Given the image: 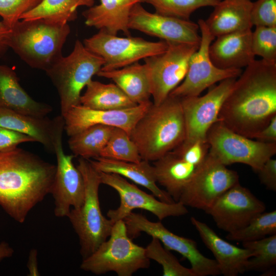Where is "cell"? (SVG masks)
Returning a JSON list of instances; mask_svg holds the SVG:
<instances>
[{
  "label": "cell",
  "instance_id": "cell-13",
  "mask_svg": "<svg viewBox=\"0 0 276 276\" xmlns=\"http://www.w3.org/2000/svg\"><path fill=\"white\" fill-rule=\"evenodd\" d=\"M201 39L198 50L191 57L187 74L181 83L170 96L181 98L198 96L215 83L231 78H238L242 69H222L216 66L209 55V47L215 39L204 20L198 21Z\"/></svg>",
  "mask_w": 276,
  "mask_h": 276
},
{
  "label": "cell",
  "instance_id": "cell-35",
  "mask_svg": "<svg viewBox=\"0 0 276 276\" xmlns=\"http://www.w3.org/2000/svg\"><path fill=\"white\" fill-rule=\"evenodd\" d=\"M221 0H143L152 5L155 13L167 16L189 20L198 9L214 7Z\"/></svg>",
  "mask_w": 276,
  "mask_h": 276
},
{
  "label": "cell",
  "instance_id": "cell-20",
  "mask_svg": "<svg viewBox=\"0 0 276 276\" xmlns=\"http://www.w3.org/2000/svg\"><path fill=\"white\" fill-rule=\"evenodd\" d=\"M191 222L202 242L213 254L221 274L237 276L246 272L247 261L254 256L251 250L226 241L207 224L194 217L191 218Z\"/></svg>",
  "mask_w": 276,
  "mask_h": 276
},
{
  "label": "cell",
  "instance_id": "cell-8",
  "mask_svg": "<svg viewBox=\"0 0 276 276\" xmlns=\"http://www.w3.org/2000/svg\"><path fill=\"white\" fill-rule=\"evenodd\" d=\"M209 153L225 166L240 163L257 172L276 154V143H263L235 132L220 120L209 129Z\"/></svg>",
  "mask_w": 276,
  "mask_h": 276
},
{
  "label": "cell",
  "instance_id": "cell-21",
  "mask_svg": "<svg viewBox=\"0 0 276 276\" xmlns=\"http://www.w3.org/2000/svg\"><path fill=\"white\" fill-rule=\"evenodd\" d=\"M251 29L216 37L209 47L213 63L222 69H241L255 60L251 47Z\"/></svg>",
  "mask_w": 276,
  "mask_h": 276
},
{
  "label": "cell",
  "instance_id": "cell-15",
  "mask_svg": "<svg viewBox=\"0 0 276 276\" xmlns=\"http://www.w3.org/2000/svg\"><path fill=\"white\" fill-rule=\"evenodd\" d=\"M99 173L101 183L111 187L119 195V207L109 210L107 213L108 218L113 223L124 220L135 209L147 211L155 215L159 221L169 217L181 216L189 213L186 206L179 201L172 203L162 201L118 174Z\"/></svg>",
  "mask_w": 276,
  "mask_h": 276
},
{
  "label": "cell",
  "instance_id": "cell-26",
  "mask_svg": "<svg viewBox=\"0 0 276 276\" xmlns=\"http://www.w3.org/2000/svg\"><path fill=\"white\" fill-rule=\"evenodd\" d=\"M252 5L251 0H221L214 7L205 23L215 37L251 29Z\"/></svg>",
  "mask_w": 276,
  "mask_h": 276
},
{
  "label": "cell",
  "instance_id": "cell-22",
  "mask_svg": "<svg viewBox=\"0 0 276 276\" xmlns=\"http://www.w3.org/2000/svg\"><path fill=\"white\" fill-rule=\"evenodd\" d=\"M94 159L88 160L98 172L118 174L147 188L162 201L168 203L175 202L166 191L157 185L154 167L150 162L142 160L139 163H133L100 156Z\"/></svg>",
  "mask_w": 276,
  "mask_h": 276
},
{
  "label": "cell",
  "instance_id": "cell-44",
  "mask_svg": "<svg viewBox=\"0 0 276 276\" xmlns=\"http://www.w3.org/2000/svg\"><path fill=\"white\" fill-rule=\"evenodd\" d=\"M27 267L29 270L28 275L37 276L40 275L38 267L37 250L35 248L31 249L30 251Z\"/></svg>",
  "mask_w": 276,
  "mask_h": 276
},
{
  "label": "cell",
  "instance_id": "cell-7",
  "mask_svg": "<svg viewBox=\"0 0 276 276\" xmlns=\"http://www.w3.org/2000/svg\"><path fill=\"white\" fill-rule=\"evenodd\" d=\"M104 60L88 51L79 40L73 50L45 71L59 95L61 115L80 104L82 89L104 65Z\"/></svg>",
  "mask_w": 276,
  "mask_h": 276
},
{
  "label": "cell",
  "instance_id": "cell-40",
  "mask_svg": "<svg viewBox=\"0 0 276 276\" xmlns=\"http://www.w3.org/2000/svg\"><path fill=\"white\" fill-rule=\"evenodd\" d=\"M33 142L35 140L28 135L0 127V152L14 149L21 143Z\"/></svg>",
  "mask_w": 276,
  "mask_h": 276
},
{
  "label": "cell",
  "instance_id": "cell-17",
  "mask_svg": "<svg viewBox=\"0 0 276 276\" xmlns=\"http://www.w3.org/2000/svg\"><path fill=\"white\" fill-rule=\"evenodd\" d=\"M265 210V204L238 182L219 197L205 212L212 217L220 229L228 233L244 227Z\"/></svg>",
  "mask_w": 276,
  "mask_h": 276
},
{
  "label": "cell",
  "instance_id": "cell-5",
  "mask_svg": "<svg viewBox=\"0 0 276 276\" xmlns=\"http://www.w3.org/2000/svg\"><path fill=\"white\" fill-rule=\"evenodd\" d=\"M77 167L84 179V199L79 208L71 210L67 217L78 236L83 259L107 239L114 223L106 218L101 210L99 189L102 183L99 172L88 159L81 157Z\"/></svg>",
  "mask_w": 276,
  "mask_h": 276
},
{
  "label": "cell",
  "instance_id": "cell-18",
  "mask_svg": "<svg viewBox=\"0 0 276 276\" xmlns=\"http://www.w3.org/2000/svg\"><path fill=\"white\" fill-rule=\"evenodd\" d=\"M129 30H135L169 42L199 44L198 24L186 19L165 16L147 11L141 3L132 8Z\"/></svg>",
  "mask_w": 276,
  "mask_h": 276
},
{
  "label": "cell",
  "instance_id": "cell-39",
  "mask_svg": "<svg viewBox=\"0 0 276 276\" xmlns=\"http://www.w3.org/2000/svg\"><path fill=\"white\" fill-rule=\"evenodd\" d=\"M252 26H276V0H257L252 2L250 12Z\"/></svg>",
  "mask_w": 276,
  "mask_h": 276
},
{
  "label": "cell",
  "instance_id": "cell-43",
  "mask_svg": "<svg viewBox=\"0 0 276 276\" xmlns=\"http://www.w3.org/2000/svg\"><path fill=\"white\" fill-rule=\"evenodd\" d=\"M11 32V28L2 20L0 21V58L7 52L9 47L7 40Z\"/></svg>",
  "mask_w": 276,
  "mask_h": 276
},
{
  "label": "cell",
  "instance_id": "cell-25",
  "mask_svg": "<svg viewBox=\"0 0 276 276\" xmlns=\"http://www.w3.org/2000/svg\"><path fill=\"white\" fill-rule=\"evenodd\" d=\"M0 108L37 117H45L53 111L49 104L33 99L21 86L15 72L0 64Z\"/></svg>",
  "mask_w": 276,
  "mask_h": 276
},
{
  "label": "cell",
  "instance_id": "cell-36",
  "mask_svg": "<svg viewBox=\"0 0 276 276\" xmlns=\"http://www.w3.org/2000/svg\"><path fill=\"white\" fill-rule=\"evenodd\" d=\"M145 249L146 257L162 266L163 275L194 276L191 268L181 265L170 250L163 246L158 239L152 237L151 241Z\"/></svg>",
  "mask_w": 276,
  "mask_h": 276
},
{
  "label": "cell",
  "instance_id": "cell-30",
  "mask_svg": "<svg viewBox=\"0 0 276 276\" xmlns=\"http://www.w3.org/2000/svg\"><path fill=\"white\" fill-rule=\"evenodd\" d=\"M95 0H42L37 6L24 13L20 19H43L58 24H65L77 17V9L91 7Z\"/></svg>",
  "mask_w": 276,
  "mask_h": 276
},
{
  "label": "cell",
  "instance_id": "cell-41",
  "mask_svg": "<svg viewBox=\"0 0 276 276\" xmlns=\"http://www.w3.org/2000/svg\"><path fill=\"white\" fill-rule=\"evenodd\" d=\"M257 173L261 183L267 189L276 191V159L271 157L267 160Z\"/></svg>",
  "mask_w": 276,
  "mask_h": 276
},
{
  "label": "cell",
  "instance_id": "cell-6",
  "mask_svg": "<svg viewBox=\"0 0 276 276\" xmlns=\"http://www.w3.org/2000/svg\"><path fill=\"white\" fill-rule=\"evenodd\" d=\"M149 260L145 249L132 242L122 220L114 223L109 239L83 259L80 268L97 275L114 271L119 276H131L149 267Z\"/></svg>",
  "mask_w": 276,
  "mask_h": 276
},
{
  "label": "cell",
  "instance_id": "cell-27",
  "mask_svg": "<svg viewBox=\"0 0 276 276\" xmlns=\"http://www.w3.org/2000/svg\"><path fill=\"white\" fill-rule=\"evenodd\" d=\"M0 127L28 135L49 151L54 152V119L34 117L0 108Z\"/></svg>",
  "mask_w": 276,
  "mask_h": 276
},
{
  "label": "cell",
  "instance_id": "cell-9",
  "mask_svg": "<svg viewBox=\"0 0 276 276\" xmlns=\"http://www.w3.org/2000/svg\"><path fill=\"white\" fill-rule=\"evenodd\" d=\"M54 119V153L57 165L50 194L54 199V215L61 218L67 217L72 209L78 208L83 204L85 186L83 176L73 162L75 156L65 154L63 148L64 119L59 116Z\"/></svg>",
  "mask_w": 276,
  "mask_h": 276
},
{
  "label": "cell",
  "instance_id": "cell-2",
  "mask_svg": "<svg viewBox=\"0 0 276 276\" xmlns=\"http://www.w3.org/2000/svg\"><path fill=\"white\" fill-rule=\"evenodd\" d=\"M56 166L18 148L0 152V206L22 223L30 211L50 194Z\"/></svg>",
  "mask_w": 276,
  "mask_h": 276
},
{
  "label": "cell",
  "instance_id": "cell-33",
  "mask_svg": "<svg viewBox=\"0 0 276 276\" xmlns=\"http://www.w3.org/2000/svg\"><path fill=\"white\" fill-rule=\"evenodd\" d=\"M276 234V211L262 212L254 217L244 227L226 236L228 240L244 243Z\"/></svg>",
  "mask_w": 276,
  "mask_h": 276
},
{
  "label": "cell",
  "instance_id": "cell-45",
  "mask_svg": "<svg viewBox=\"0 0 276 276\" xmlns=\"http://www.w3.org/2000/svg\"><path fill=\"white\" fill-rule=\"evenodd\" d=\"M13 248L6 241L0 242V262L11 257L14 254Z\"/></svg>",
  "mask_w": 276,
  "mask_h": 276
},
{
  "label": "cell",
  "instance_id": "cell-3",
  "mask_svg": "<svg viewBox=\"0 0 276 276\" xmlns=\"http://www.w3.org/2000/svg\"><path fill=\"white\" fill-rule=\"evenodd\" d=\"M186 134L180 99L169 95L159 105L151 103L129 136L142 160L154 162L181 144Z\"/></svg>",
  "mask_w": 276,
  "mask_h": 276
},
{
  "label": "cell",
  "instance_id": "cell-19",
  "mask_svg": "<svg viewBox=\"0 0 276 276\" xmlns=\"http://www.w3.org/2000/svg\"><path fill=\"white\" fill-rule=\"evenodd\" d=\"M152 102L119 110L91 109L81 104L71 108L63 117L64 130L69 136L90 126L103 125L120 128L130 134Z\"/></svg>",
  "mask_w": 276,
  "mask_h": 276
},
{
  "label": "cell",
  "instance_id": "cell-32",
  "mask_svg": "<svg viewBox=\"0 0 276 276\" xmlns=\"http://www.w3.org/2000/svg\"><path fill=\"white\" fill-rule=\"evenodd\" d=\"M243 247L254 252L246 267V271H263L274 273L276 266V234L262 239L242 243Z\"/></svg>",
  "mask_w": 276,
  "mask_h": 276
},
{
  "label": "cell",
  "instance_id": "cell-24",
  "mask_svg": "<svg viewBox=\"0 0 276 276\" xmlns=\"http://www.w3.org/2000/svg\"><path fill=\"white\" fill-rule=\"evenodd\" d=\"M153 166L157 183L178 202L201 165L191 163L173 150L154 161Z\"/></svg>",
  "mask_w": 276,
  "mask_h": 276
},
{
  "label": "cell",
  "instance_id": "cell-42",
  "mask_svg": "<svg viewBox=\"0 0 276 276\" xmlns=\"http://www.w3.org/2000/svg\"><path fill=\"white\" fill-rule=\"evenodd\" d=\"M253 139L263 143H276V116L271 119L266 127L257 133Z\"/></svg>",
  "mask_w": 276,
  "mask_h": 276
},
{
  "label": "cell",
  "instance_id": "cell-14",
  "mask_svg": "<svg viewBox=\"0 0 276 276\" xmlns=\"http://www.w3.org/2000/svg\"><path fill=\"white\" fill-rule=\"evenodd\" d=\"M239 177L236 171L227 168L209 152L178 201L205 212L219 197L239 182Z\"/></svg>",
  "mask_w": 276,
  "mask_h": 276
},
{
  "label": "cell",
  "instance_id": "cell-4",
  "mask_svg": "<svg viewBox=\"0 0 276 276\" xmlns=\"http://www.w3.org/2000/svg\"><path fill=\"white\" fill-rule=\"evenodd\" d=\"M70 33L67 24L19 20L11 27L7 44L30 66L45 72L62 57Z\"/></svg>",
  "mask_w": 276,
  "mask_h": 276
},
{
  "label": "cell",
  "instance_id": "cell-28",
  "mask_svg": "<svg viewBox=\"0 0 276 276\" xmlns=\"http://www.w3.org/2000/svg\"><path fill=\"white\" fill-rule=\"evenodd\" d=\"M99 77L112 80L125 94L137 105L150 101L151 87L145 64L138 62L111 71H100Z\"/></svg>",
  "mask_w": 276,
  "mask_h": 276
},
{
  "label": "cell",
  "instance_id": "cell-31",
  "mask_svg": "<svg viewBox=\"0 0 276 276\" xmlns=\"http://www.w3.org/2000/svg\"><path fill=\"white\" fill-rule=\"evenodd\" d=\"M114 127L96 125L74 135L68 140L69 148L74 155L86 159L100 156Z\"/></svg>",
  "mask_w": 276,
  "mask_h": 276
},
{
  "label": "cell",
  "instance_id": "cell-23",
  "mask_svg": "<svg viewBox=\"0 0 276 276\" xmlns=\"http://www.w3.org/2000/svg\"><path fill=\"white\" fill-rule=\"evenodd\" d=\"M143 0H100L96 6L90 7L82 12L86 26L102 30L116 35L122 32L126 36H130L128 22L130 11Z\"/></svg>",
  "mask_w": 276,
  "mask_h": 276
},
{
  "label": "cell",
  "instance_id": "cell-12",
  "mask_svg": "<svg viewBox=\"0 0 276 276\" xmlns=\"http://www.w3.org/2000/svg\"><path fill=\"white\" fill-rule=\"evenodd\" d=\"M127 234L131 239L141 232L158 239L169 250L175 251L187 259L194 276H216L220 274L218 265L215 259L203 255L197 244L193 239L179 236L170 232L160 221L152 222L145 216L131 212L124 219Z\"/></svg>",
  "mask_w": 276,
  "mask_h": 276
},
{
  "label": "cell",
  "instance_id": "cell-34",
  "mask_svg": "<svg viewBox=\"0 0 276 276\" xmlns=\"http://www.w3.org/2000/svg\"><path fill=\"white\" fill-rule=\"evenodd\" d=\"M100 157L133 163H139L142 160L136 146L129 134L117 127L113 128Z\"/></svg>",
  "mask_w": 276,
  "mask_h": 276
},
{
  "label": "cell",
  "instance_id": "cell-11",
  "mask_svg": "<svg viewBox=\"0 0 276 276\" xmlns=\"http://www.w3.org/2000/svg\"><path fill=\"white\" fill-rule=\"evenodd\" d=\"M168 42L164 52L143 59L155 105L164 102L183 80L190 59L200 44Z\"/></svg>",
  "mask_w": 276,
  "mask_h": 276
},
{
  "label": "cell",
  "instance_id": "cell-1",
  "mask_svg": "<svg viewBox=\"0 0 276 276\" xmlns=\"http://www.w3.org/2000/svg\"><path fill=\"white\" fill-rule=\"evenodd\" d=\"M276 116V62L255 60L236 79L220 110L227 127L252 139Z\"/></svg>",
  "mask_w": 276,
  "mask_h": 276
},
{
  "label": "cell",
  "instance_id": "cell-38",
  "mask_svg": "<svg viewBox=\"0 0 276 276\" xmlns=\"http://www.w3.org/2000/svg\"><path fill=\"white\" fill-rule=\"evenodd\" d=\"M42 0H0V16L12 27L22 14L37 6Z\"/></svg>",
  "mask_w": 276,
  "mask_h": 276
},
{
  "label": "cell",
  "instance_id": "cell-16",
  "mask_svg": "<svg viewBox=\"0 0 276 276\" xmlns=\"http://www.w3.org/2000/svg\"><path fill=\"white\" fill-rule=\"evenodd\" d=\"M237 78L220 81L202 96L180 98L186 126L185 141L206 140L209 129L219 120L222 105Z\"/></svg>",
  "mask_w": 276,
  "mask_h": 276
},
{
  "label": "cell",
  "instance_id": "cell-29",
  "mask_svg": "<svg viewBox=\"0 0 276 276\" xmlns=\"http://www.w3.org/2000/svg\"><path fill=\"white\" fill-rule=\"evenodd\" d=\"M80 102L86 107L104 110L124 109L137 105L114 83L105 84L93 80L87 84Z\"/></svg>",
  "mask_w": 276,
  "mask_h": 276
},
{
  "label": "cell",
  "instance_id": "cell-10",
  "mask_svg": "<svg viewBox=\"0 0 276 276\" xmlns=\"http://www.w3.org/2000/svg\"><path fill=\"white\" fill-rule=\"evenodd\" d=\"M83 44L88 51L104 60V65L100 70L103 71L119 69L161 54L169 45L164 40L149 41L131 36L120 37L102 30L85 39Z\"/></svg>",
  "mask_w": 276,
  "mask_h": 276
},
{
  "label": "cell",
  "instance_id": "cell-37",
  "mask_svg": "<svg viewBox=\"0 0 276 276\" xmlns=\"http://www.w3.org/2000/svg\"><path fill=\"white\" fill-rule=\"evenodd\" d=\"M251 47L255 56L276 62V26L256 27L252 32Z\"/></svg>",
  "mask_w": 276,
  "mask_h": 276
}]
</instances>
